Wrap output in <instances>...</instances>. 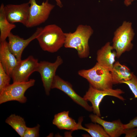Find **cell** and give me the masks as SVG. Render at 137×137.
<instances>
[{
	"instance_id": "6da1fadb",
	"label": "cell",
	"mask_w": 137,
	"mask_h": 137,
	"mask_svg": "<svg viewBox=\"0 0 137 137\" xmlns=\"http://www.w3.org/2000/svg\"><path fill=\"white\" fill-rule=\"evenodd\" d=\"M93 32L90 26L79 25L74 32L65 33V39L64 46L66 48L75 49L80 58H86L90 54L89 40Z\"/></svg>"
},
{
	"instance_id": "7a4b0ae2",
	"label": "cell",
	"mask_w": 137,
	"mask_h": 137,
	"mask_svg": "<svg viewBox=\"0 0 137 137\" xmlns=\"http://www.w3.org/2000/svg\"><path fill=\"white\" fill-rule=\"evenodd\" d=\"M65 39V33L62 29L56 24H51L43 27L36 39L43 50L54 53L64 46Z\"/></svg>"
},
{
	"instance_id": "3957f363",
	"label": "cell",
	"mask_w": 137,
	"mask_h": 137,
	"mask_svg": "<svg viewBox=\"0 0 137 137\" xmlns=\"http://www.w3.org/2000/svg\"><path fill=\"white\" fill-rule=\"evenodd\" d=\"M78 73L95 88L102 90L112 89L113 84L111 72L97 62L92 68L80 70Z\"/></svg>"
},
{
	"instance_id": "277c9868",
	"label": "cell",
	"mask_w": 137,
	"mask_h": 137,
	"mask_svg": "<svg viewBox=\"0 0 137 137\" xmlns=\"http://www.w3.org/2000/svg\"><path fill=\"white\" fill-rule=\"evenodd\" d=\"M134 35L132 23L126 21H124L115 31L112 46L115 50L117 58L125 52L132 49L133 45L131 42Z\"/></svg>"
},
{
	"instance_id": "5b68a950",
	"label": "cell",
	"mask_w": 137,
	"mask_h": 137,
	"mask_svg": "<svg viewBox=\"0 0 137 137\" xmlns=\"http://www.w3.org/2000/svg\"><path fill=\"white\" fill-rule=\"evenodd\" d=\"M35 82V79H30L27 81L9 84L0 92V104L11 101L25 103L27 98L25 93L29 88L34 85Z\"/></svg>"
},
{
	"instance_id": "8992f818",
	"label": "cell",
	"mask_w": 137,
	"mask_h": 137,
	"mask_svg": "<svg viewBox=\"0 0 137 137\" xmlns=\"http://www.w3.org/2000/svg\"><path fill=\"white\" fill-rule=\"evenodd\" d=\"M30 6L29 17L25 26L27 28L36 26L45 22L55 7L49 2L48 0L43 1L41 5L38 4L36 0H29Z\"/></svg>"
},
{
	"instance_id": "52a82bcc",
	"label": "cell",
	"mask_w": 137,
	"mask_h": 137,
	"mask_svg": "<svg viewBox=\"0 0 137 137\" xmlns=\"http://www.w3.org/2000/svg\"><path fill=\"white\" fill-rule=\"evenodd\" d=\"M124 93V91L120 89L100 90L94 88L90 84L88 90L83 97L84 99L91 103L93 113L100 117L101 115L99 106L105 96H110L115 97L124 101L126 99L121 95Z\"/></svg>"
},
{
	"instance_id": "ba28073f",
	"label": "cell",
	"mask_w": 137,
	"mask_h": 137,
	"mask_svg": "<svg viewBox=\"0 0 137 137\" xmlns=\"http://www.w3.org/2000/svg\"><path fill=\"white\" fill-rule=\"evenodd\" d=\"M63 62L61 57L58 56L55 62L45 61L39 62L36 71L40 74L45 93L49 95L51 89L52 83L58 67Z\"/></svg>"
},
{
	"instance_id": "9c48e42d",
	"label": "cell",
	"mask_w": 137,
	"mask_h": 137,
	"mask_svg": "<svg viewBox=\"0 0 137 137\" xmlns=\"http://www.w3.org/2000/svg\"><path fill=\"white\" fill-rule=\"evenodd\" d=\"M39 62L38 59L32 56H30L26 59L19 61L11 75L13 82L28 81L31 74L36 71Z\"/></svg>"
},
{
	"instance_id": "30bf717a",
	"label": "cell",
	"mask_w": 137,
	"mask_h": 137,
	"mask_svg": "<svg viewBox=\"0 0 137 137\" xmlns=\"http://www.w3.org/2000/svg\"><path fill=\"white\" fill-rule=\"evenodd\" d=\"M30 6L28 2L5 6L4 11L7 20L11 23H20L25 26L28 19Z\"/></svg>"
},
{
	"instance_id": "8fae6325",
	"label": "cell",
	"mask_w": 137,
	"mask_h": 137,
	"mask_svg": "<svg viewBox=\"0 0 137 137\" xmlns=\"http://www.w3.org/2000/svg\"><path fill=\"white\" fill-rule=\"evenodd\" d=\"M56 88L59 89L67 94L74 102L81 106L89 112L93 111L92 106L88 103V101L78 94L73 88L72 85L69 82L65 81L59 76L56 75L53 80L51 89Z\"/></svg>"
},
{
	"instance_id": "7c38bea8",
	"label": "cell",
	"mask_w": 137,
	"mask_h": 137,
	"mask_svg": "<svg viewBox=\"0 0 137 137\" xmlns=\"http://www.w3.org/2000/svg\"><path fill=\"white\" fill-rule=\"evenodd\" d=\"M43 27L37 28L35 32L29 38L26 39L11 32L9 35L8 46L9 48L19 61L21 60L22 53L26 47L33 40L36 39L41 32Z\"/></svg>"
},
{
	"instance_id": "4fadbf2b",
	"label": "cell",
	"mask_w": 137,
	"mask_h": 137,
	"mask_svg": "<svg viewBox=\"0 0 137 137\" xmlns=\"http://www.w3.org/2000/svg\"><path fill=\"white\" fill-rule=\"evenodd\" d=\"M89 117L92 122L101 125L110 137H118L124 134V124L120 119L108 122L94 114H90Z\"/></svg>"
},
{
	"instance_id": "5bb4252c",
	"label": "cell",
	"mask_w": 137,
	"mask_h": 137,
	"mask_svg": "<svg viewBox=\"0 0 137 137\" xmlns=\"http://www.w3.org/2000/svg\"><path fill=\"white\" fill-rule=\"evenodd\" d=\"M0 43V63L6 72L11 77L19 61L10 50L6 40Z\"/></svg>"
},
{
	"instance_id": "9a60e30c",
	"label": "cell",
	"mask_w": 137,
	"mask_h": 137,
	"mask_svg": "<svg viewBox=\"0 0 137 137\" xmlns=\"http://www.w3.org/2000/svg\"><path fill=\"white\" fill-rule=\"evenodd\" d=\"M109 42H107L97 53V62L111 72L115 62L117 54Z\"/></svg>"
},
{
	"instance_id": "2e32d148",
	"label": "cell",
	"mask_w": 137,
	"mask_h": 137,
	"mask_svg": "<svg viewBox=\"0 0 137 137\" xmlns=\"http://www.w3.org/2000/svg\"><path fill=\"white\" fill-rule=\"evenodd\" d=\"M111 73L113 84L123 83L131 79L134 75L128 67L118 61L114 63Z\"/></svg>"
},
{
	"instance_id": "e0dca14e",
	"label": "cell",
	"mask_w": 137,
	"mask_h": 137,
	"mask_svg": "<svg viewBox=\"0 0 137 137\" xmlns=\"http://www.w3.org/2000/svg\"><path fill=\"white\" fill-rule=\"evenodd\" d=\"M5 6L2 3L0 7V42L6 40L11 32L16 27V25L10 23L7 20L4 11Z\"/></svg>"
},
{
	"instance_id": "ac0fdd59",
	"label": "cell",
	"mask_w": 137,
	"mask_h": 137,
	"mask_svg": "<svg viewBox=\"0 0 137 137\" xmlns=\"http://www.w3.org/2000/svg\"><path fill=\"white\" fill-rule=\"evenodd\" d=\"M82 121V117L79 118L76 130H84L88 132L92 137H110L103 127L100 125L96 123H91L85 124L86 128H84L81 125Z\"/></svg>"
},
{
	"instance_id": "d6986e66",
	"label": "cell",
	"mask_w": 137,
	"mask_h": 137,
	"mask_svg": "<svg viewBox=\"0 0 137 137\" xmlns=\"http://www.w3.org/2000/svg\"><path fill=\"white\" fill-rule=\"evenodd\" d=\"M5 122L11 126L21 137H23L27 127L23 118L15 114H11L7 118Z\"/></svg>"
},
{
	"instance_id": "ffe728a7",
	"label": "cell",
	"mask_w": 137,
	"mask_h": 137,
	"mask_svg": "<svg viewBox=\"0 0 137 137\" xmlns=\"http://www.w3.org/2000/svg\"><path fill=\"white\" fill-rule=\"evenodd\" d=\"M77 123L72 118L69 117L62 122L57 127L61 130H76Z\"/></svg>"
},
{
	"instance_id": "44dd1931",
	"label": "cell",
	"mask_w": 137,
	"mask_h": 137,
	"mask_svg": "<svg viewBox=\"0 0 137 137\" xmlns=\"http://www.w3.org/2000/svg\"><path fill=\"white\" fill-rule=\"evenodd\" d=\"M11 77L6 72L0 63V92L10 84Z\"/></svg>"
},
{
	"instance_id": "7402d4cb",
	"label": "cell",
	"mask_w": 137,
	"mask_h": 137,
	"mask_svg": "<svg viewBox=\"0 0 137 137\" xmlns=\"http://www.w3.org/2000/svg\"><path fill=\"white\" fill-rule=\"evenodd\" d=\"M40 127V126L39 124L33 128L27 127L24 133L23 137H39Z\"/></svg>"
},
{
	"instance_id": "603a6c76",
	"label": "cell",
	"mask_w": 137,
	"mask_h": 137,
	"mask_svg": "<svg viewBox=\"0 0 137 137\" xmlns=\"http://www.w3.org/2000/svg\"><path fill=\"white\" fill-rule=\"evenodd\" d=\"M69 111H64L56 114L53 121V124L56 126L69 117Z\"/></svg>"
},
{
	"instance_id": "cb8c5ba5",
	"label": "cell",
	"mask_w": 137,
	"mask_h": 137,
	"mask_svg": "<svg viewBox=\"0 0 137 137\" xmlns=\"http://www.w3.org/2000/svg\"><path fill=\"white\" fill-rule=\"evenodd\" d=\"M123 83L127 84L133 94L135 98H137V78L133 75L130 79L125 81Z\"/></svg>"
},
{
	"instance_id": "d4e9b609",
	"label": "cell",
	"mask_w": 137,
	"mask_h": 137,
	"mask_svg": "<svg viewBox=\"0 0 137 137\" xmlns=\"http://www.w3.org/2000/svg\"><path fill=\"white\" fill-rule=\"evenodd\" d=\"M125 137H135L137 135V127L125 129L124 130Z\"/></svg>"
},
{
	"instance_id": "484cf974",
	"label": "cell",
	"mask_w": 137,
	"mask_h": 137,
	"mask_svg": "<svg viewBox=\"0 0 137 137\" xmlns=\"http://www.w3.org/2000/svg\"><path fill=\"white\" fill-rule=\"evenodd\" d=\"M124 129L137 127V116L130 120L127 124H124Z\"/></svg>"
},
{
	"instance_id": "4316f807",
	"label": "cell",
	"mask_w": 137,
	"mask_h": 137,
	"mask_svg": "<svg viewBox=\"0 0 137 137\" xmlns=\"http://www.w3.org/2000/svg\"><path fill=\"white\" fill-rule=\"evenodd\" d=\"M57 5L60 8L62 7L63 5L61 0H55Z\"/></svg>"
},
{
	"instance_id": "83f0119b",
	"label": "cell",
	"mask_w": 137,
	"mask_h": 137,
	"mask_svg": "<svg viewBox=\"0 0 137 137\" xmlns=\"http://www.w3.org/2000/svg\"><path fill=\"white\" fill-rule=\"evenodd\" d=\"M110 0L111 1V0Z\"/></svg>"
}]
</instances>
